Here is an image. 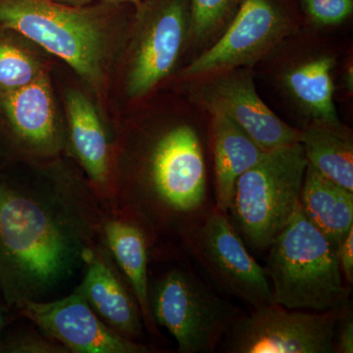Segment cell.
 I'll use <instances>...</instances> for the list:
<instances>
[{
	"mask_svg": "<svg viewBox=\"0 0 353 353\" xmlns=\"http://www.w3.org/2000/svg\"><path fill=\"white\" fill-rule=\"evenodd\" d=\"M43 72L41 62L31 51L10 37L0 34V92L25 87Z\"/></svg>",
	"mask_w": 353,
	"mask_h": 353,
	"instance_id": "21",
	"label": "cell"
},
{
	"mask_svg": "<svg viewBox=\"0 0 353 353\" xmlns=\"http://www.w3.org/2000/svg\"><path fill=\"white\" fill-rule=\"evenodd\" d=\"M307 164L325 178L353 192L352 139L341 129L315 123L299 132Z\"/></svg>",
	"mask_w": 353,
	"mask_h": 353,
	"instance_id": "19",
	"label": "cell"
},
{
	"mask_svg": "<svg viewBox=\"0 0 353 353\" xmlns=\"http://www.w3.org/2000/svg\"><path fill=\"white\" fill-rule=\"evenodd\" d=\"M268 250L265 270L272 303L316 312L350 303L336 248L308 220L301 206Z\"/></svg>",
	"mask_w": 353,
	"mask_h": 353,
	"instance_id": "2",
	"label": "cell"
},
{
	"mask_svg": "<svg viewBox=\"0 0 353 353\" xmlns=\"http://www.w3.org/2000/svg\"><path fill=\"white\" fill-rule=\"evenodd\" d=\"M66 109L70 150L104 205H108L112 196V171L105 129L94 106L82 92H68Z\"/></svg>",
	"mask_w": 353,
	"mask_h": 353,
	"instance_id": "16",
	"label": "cell"
},
{
	"mask_svg": "<svg viewBox=\"0 0 353 353\" xmlns=\"http://www.w3.org/2000/svg\"><path fill=\"white\" fill-rule=\"evenodd\" d=\"M190 29V0H166L139 39L127 81L129 97L153 90L175 66Z\"/></svg>",
	"mask_w": 353,
	"mask_h": 353,
	"instance_id": "12",
	"label": "cell"
},
{
	"mask_svg": "<svg viewBox=\"0 0 353 353\" xmlns=\"http://www.w3.org/2000/svg\"><path fill=\"white\" fill-rule=\"evenodd\" d=\"M334 352H353V316L350 307H348L345 314L341 316L336 326Z\"/></svg>",
	"mask_w": 353,
	"mask_h": 353,
	"instance_id": "25",
	"label": "cell"
},
{
	"mask_svg": "<svg viewBox=\"0 0 353 353\" xmlns=\"http://www.w3.org/2000/svg\"><path fill=\"white\" fill-rule=\"evenodd\" d=\"M46 1L67 6L85 7L88 4L92 3V1H94V0H46Z\"/></svg>",
	"mask_w": 353,
	"mask_h": 353,
	"instance_id": "27",
	"label": "cell"
},
{
	"mask_svg": "<svg viewBox=\"0 0 353 353\" xmlns=\"http://www.w3.org/2000/svg\"><path fill=\"white\" fill-rule=\"evenodd\" d=\"M287 25L275 0H241L226 32L190 64L185 75H206L254 61L280 41Z\"/></svg>",
	"mask_w": 353,
	"mask_h": 353,
	"instance_id": "10",
	"label": "cell"
},
{
	"mask_svg": "<svg viewBox=\"0 0 353 353\" xmlns=\"http://www.w3.org/2000/svg\"><path fill=\"white\" fill-rule=\"evenodd\" d=\"M334 59L321 57L299 65L288 72L285 83L296 101L316 123L341 126L334 101V82L332 70Z\"/></svg>",
	"mask_w": 353,
	"mask_h": 353,
	"instance_id": "20",
	"label": "cell"
},
{
	"mask_svg": "<svg viewBox=\"0 0 353 353\" xmlns=\"http://www.w3.org/2000/svg\"><path fill=\"white\" fill-rule=\"evenodd\" d=\"M181 234L188 252L218 289L252 309L272 303L266 270L248 252L227 214L215 209Z\"/></svg>",
	"mask_w": 353,
	"mask_h": 353,
	"instance_id": "6",
	"label": "cell"
},
{
	"mask_svg": "<svg viewBox=\"0 0 353 353\" xmlns=\"http://www.w3.org/2000/svg\"><path fill=\"white\" fill-rule=\"evenodd\" d=\"M41 176L0 180V294L16 310L61 296L101 243L105 206L90 183Z\"/></svg>",
	"mask_w": 353,
	"mask_h": 353,
	"instance_id": "1",
	"label": "cell"
},
{
	"mask_svg": "<svg viewBox=\"0 0 353 353\" xmlns=\"http://www.w3.org/2000/svg\"><path fill=\"white\" fill-rule=\"evenodd\" d=\"M101 239L136 299L143 326L155 331L157 324L150 307L148 245L145 231L124 211L105 208Z\"/></svg>",
	"mask_w": 353,
	"mask_h": 353,
	"instance_id": "15",
	"label": "cell"
},
{
	"mask_svg": "<svg viewBox=\"0 0 353 353\" xmlns=\"http://www.w3.org/2000/svg\"><path fill=\"white\" fill-rule=\"evenodd\" d=\"M148 199L132 215L145 208L185 214L201 205L205 199V164L201 141L192 127L174 128L153 146L148 162Z\"/></svg>",
	"mask_w": 353,
	"mask_h": 353,
	"instance_id": "8",
	"label": "cell"
},
{
	"mask_svg": "<svg viewBox=\"0 0 353 353\" xmlns=\"http://www.w3.org/2000/svg\"><path fill=\"white\" fill-rule=\"evenodd\" d=\"M212 115L216 209L227 214L236 180L264 157L263 150L227 114L209 108Z\"/></svg>",
	"mask_w": 353,
	"mask_h": 353,
	"instance_id": "17",
	"label": "cell"
},
{
	"mask_svg": "<svg viewBox=\"0 0 353 353\" xmlns=\"http://www.w3.org/2000/svg\"><path fill=\"white\" fill-rule=\"evenodd\" d=\"M0 27L63 60L94 90L103 85L110 41L94 11L46 0H0Z\"/></svg>",
	"mask_w": 353,
	"mask_h": 353,
	"instance_id": "3",
	"label": "cell"
},
{
	"mask_svg": "<svg viewBox=\"0 0 353 353\" xmlns=\"http://www.w3.org/2000/svg\"><path fill=\"white\" fill-rule=\"evenodd\" d=\"M301 206L308 220L336 248L353 227V192L325 178L308 164Z\"/></svg>",
	"mask_w": 353,
	"mask_h": 353,
	"instance_id": "18",
	"label": "cell"
},
{
	"mask_svg": "<svg viewBox=\"0 0 353 353\" xmlns=\"http://www.w3.org/2000/svg\"><path fill=\"white\" fill-rule=\"evenodd\" d=\"M306 167L296 143L268 150L236 180L229 211L252 250H268L301 208Z\"/></svg>",
	"mask_w": 353,
	"mask_h": 353,
	"instance_id": "4",
	"label": "cell"
},
{
	"mask_svg": "<svg viewBox=\"0 0 353 353\" xmlns=\"http://www.w3.org/2000/svg\"><path fill=\"white\" fill-rule=\"evenodd\" d=\"M338 252L339 264L343 277L347 284L353 283V227L345 234V238L339 243L336 248Z\"/></svg>",
	"mask_w": 353,
	"mask_h": 353,
	"instance_id": "26",
	"label": "cell"
},
{
	"mask_svg": "<svg viewBox=\"0 0 353 353\" xmlns=\"http://www.w3.org/2000/svg\"><path fill=\"white\" fill-rule=\"evenodd\" d=\"M348 307L316 312L266 304L239 318L221 343L232 353L334 352L336 326Z\"/></svg>",
	"mask_w": 353,
	"mask_h": 353,
	"instance_id": "7",
	"label": "cell"
},
{
	"mask_svg": "<svg viewBox=\"0 0 353 353\" xmlns=\"http://www.w3.org/2000/svg\"><path fill=\"white\" fill-rule=\"evenodd\" d=\"M150 299L155 324L174 336L180 353L214 352L243 315L185 269H173L157 279L150 287Z\"/></svg>",
	"mask_w": 353,
	"mask_h": 353,
	"instance_id": "5",
	"label": "cell"
},
{
	"mask_svg": "<svg viewBox=\"0 0 353 353\" xmlns=\"http://www.w3.org/2000/svg\"><path fill=\"white\" fill-rule=\"evenodd\" d=\"M236 0H190V29L197 39L214 32Z\"/></svg>",
	"mask_w": 353,
	"mask_h": 353,
	"instance_id": "22",
	"label": "cell"
},
{
	"mask_svg": "<svg viewBox=\"0 0 353 353\" xmlns=\"http://www.w3.org/2000/svg\"><path fill=\"white\" fill-rule=\"evenodd\" d=\"M17 311L69 353L152 352V348L109 328L85 299L74 290L68 296L51 301L26 303Z\"/></svg>",
	"mask_w": 353,
	"mask_h": 353,
	"instance_id": "9",
	"label": "cell"
},
{
	"mask_svg": "<svg viewBox=\"0 0 353 353\" xmlns=\"http://www.w3.org/2000/svg\"><path fill=\"white\" fill-rule=\"evenodd\" d=\"M0 340V352L3 353H69L59 343L46 336L32 324Z\"/></svg>",
	"mask_w": 353,
	"mask_h": 353,
	"instance_id": "23",
	"label": "cell"
},
{
	"mask_svg": "<svg viewBox=\"0 0 353 353\" xmlns=\"http://www.w3.org/2000/svg\"><path fill=\"white\" fill-rule=\"evenodd\" d=\"M205 99L208 108L227 114L267 152L299 143V131L264 103L246 74H228L217 79L206 90Z\"/></svg>",
	"mask_w": 353,
	"mask_h": 353,
	"instance_id": "13",
	"label": "cell"
},
{
	"mask_svg": "<svg viewBox=\"0 0 353 353\" xmlns=\"http://www.w3.org/2000/svg\"><path fill=\"white\" fill-rule=\"evenodd\" d=\"M114 1H139V0H114Z\"/></svg>",
	"mask_w": 353,
	"mask_h": 353,
	"instance_id": "29",
	"label": "cell"
},
{
	"mask_svg": "<svg viewBox=\"0 0 353 353\" xmlns=\"http://www.w3.org/2000/svg\"><path fill=\"white\" fill-rule=\"evenodd\" d=\"M73 290L116 333L134 341L143 334V317L136 299L101 243Z\"/></svg>",
	"mask_w": 353,
	"mask_h": 353,
	"instance_id": "14",
	"label": "cell"
},
{
	"mask_svg": "<svg viewBox=\"0 0 353 353\" xmlns=\"http://www.w3.org/2000/svg\"><path fill=\"white\" fill-rule=\"evenodd\" d=\"M0 112L11 145L19 154L50 160L63 150V129L46 71L25 87L0 92Z\"/></svg>",
	"mask_w": 353,
	"mask_h": 353,
	"instance_id": "11",
	"label": "cell"
},
{
	"mask_svg": "<svg viewBox=\"0 0 353 353\" xmlns=\"http://www.w3.org/2000/svg\"><path fill=\"white\" fill-rule=\"evenodd\" d=\"M7 318H8V311L4 304L0 303V340L2 338V332L6 327Z\"/></svg>",
	"mask_w": 353,
	"mask_h": 353,
	"instance_id": "28",
	"label": "cell"
},
{
	"mask_svg": "<svg viewBox=\"0 0 353 353\" xmlns=\"http://www.w3.org/2000/svg\"><path fill=\"white\" fill-rule=\"evenodd\" d=\"M301 7L316 25L334 26L352 15L353 0H301Z\"/></svg>",
	"mask_w": 353,
	"mask_h": 353,
	"instance_id": "24",
	"label": "cell"
}]
</instances>
